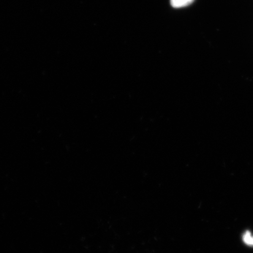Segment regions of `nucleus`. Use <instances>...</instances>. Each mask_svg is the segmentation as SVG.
Listing matches in <instances>:
<instances>
[{
  "label": "nucleus",
  "mask_w": 253,
  "mask_h": 253,
  "mask_svg": "<svg viewBox=\"0 0 253 253\" xmlns=\"http://www.w3.org/2000/svg\"><path fill=\"white\" fill-rule=\"evenodd\" d=\"M243 239L246 245L250 246H253V236H252V234L249 231H247L244 234Z\"/></svg>",
  "instance_id": "obj_2"
},
{
  "label": "nucleus",
  "mask_w": 253,
  "mask_h": 253,
  "mask_svg": "<svg viewBox=\"0 0 253 253\" xmlns=\"http://www.w3.org/2000/svg\"><path fill=\"white\" fill-rule=\"evenodd\" d=\"M194 0H170V4L176 8L186 7L194 2Z\"/></svg>",
  "instance_id": "obj_1"
}]
</instances>
